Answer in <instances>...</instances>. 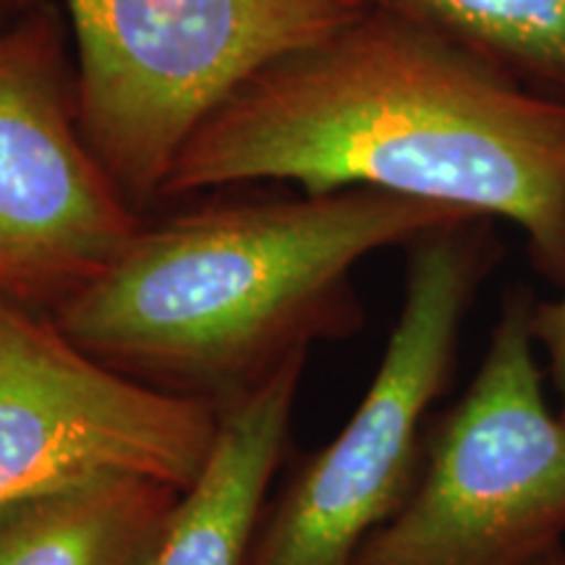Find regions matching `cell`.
<instances>
[{
    "label": "cell",
    "instance_id": "obj_1",
    "mask_svg": "<svg viewBox=\"0 0 565 565\" xmlns=\"http://www.w3.org/2000/svg\"><path fill=\"white\" fill-rule=\"evenodd\" d=\"M273 181L505 221L561 280L565 105L391 13H356L259 71L189 139L162 202Z\"/></svg>",
    "mask_w": 565,
    "mask_h": 565
},
{
    "label": "cell",
    "instance_id": "obj_2",
    "mask_svg": "<svg viewBox=\"0 0 565 565\" xmlns=\"http://www.w3.org/2000/svg\"><path fill=\"white\" fill-rule=\"evenodd\" d=\"M458 217L475 215L377 189L145 215L51 317L110 370L221 414L317 343L362 330L353 288L362 259Z\"/></svg>",
    "mask_w": 565,
    "mask_h": 565
},
{
    "label": "cell",
    "instance_id": "obj_3",
    "mask_svg": "<svg viewBox=\"0 0 565 565\" xmlns=\"http://www.w3.org/2000/svg\"><path fill=\"white\" fill-rule=\"evenodd\" d=\"M63 13L84 137L145 215L212 113L362 9L349 0H63Z\"/></svg>",
    "mask_w": 565,
    "mask_h": 565
},
{
    "label": "cell",
    "instance_id": "obj_4",
    "mask_svg": "<svg viewBox=\"0 0 565 565\" xmlns=\"http://www.w3.org/2000/svg\"><path fill=\"white\" fill-rule=\"evenodd\" d=\"M492 225L458 217L404 246V301L362 404L267 500L246 565H351L404 505L422 469L424 419L448 387L466 315L498 259Z\"/></svg>",
    "mask_w": 565,
    "mask_h": 565
},
{
    "label": "cell",
    "instance_id": "obj_5",
    "mask_svg": "<svg viewBox=\"0 0 565 565\" xmlns=\"http://www.w3.org/2000/svg\"><path fill=\"white\" fill-rule=\"evenodd\" d=\"M532 307L524 288L505 296L475 380L424 435L414 490L351 565H534L565 547V422Z\"/></svg>",
    "mask_w": 565,
    "mask_h": 565
},
{
    "label": "cell",
    "instance_id": "obj_6",
    "mask_svg": "<svg viewBox=\"0 0 565 565\" xmlns=\"http://www.w3.org/2000/svg\"><path fill=\"white\" fill-rule=\"evenodd\" d=\"M141 221L84 137L68 21L42 0L0 30V294L53 315Z\"/></svg>",
    "mask_w": 565,
    "mask_h": 565
},
{
    "label": "cell",
    "instance_id": "obj_7",
    "mask_svg": "<svg viewBox=\"0 0 565 565\" xmlns=\"http://www.w3.org/2000/svg\"><path fill=\"white\" fill-rule=\"evenodd\" d=\"M221 416L110 370L51 315L0 294V511L103 479L186 492Z\"/></svg>",
    "mask_w": 565,
    "mask_h": 565
},
{
    "label": "cell",
    "instance_id": "obj_8",
    "mask_svg": "<svg viewBox=\"0 0 565 565\" xmlns=\"http://www.w3.org/2000/svg\"><path fill=\"white\" fill-rule=\"evenodd\" d=\"M309 359L225 408L202 477L181 492L147 565H246L270 487L291 443L296 395Z\"/></svg>",
    "mask_w": 565,
    "mask_h": 565
},
{
    "label": "cell",
    "instance_id": "obj_9",
    "mask_svg": "<svg viewBox=\"0 0 565 565\" xmlns=\"http://www.w3.org/2000/svg\"><path fill=\"white\" fill-rule=\"evenodd\" d=\"M181 492L103 479L0 511V565H147Z\"/></svg>",
    "mask_w": 565,
    "mask_h": 565
},
{
    "label": "cell",
    "instance_id": "obj_10",
    "mask_svg": "<svg viewBox=\"0 0 565 565\" xmlns=\"http://www.w3.org/2000/svg\"><path fill=\"white\" fill-rule=\"evenodd\" d=\"M456 42L565 105V0H349Z\"/></svg>",
    "mask_w": 565,
    "mask_h": 565
},
{
    "label": "cell",
    "instance_id": "obj_11",
    "mask_svg": "<svg viewBox=\"0 0 565 565\" xmlns=\"http://www.w3.org/2000/svg\"><path fill=\"white\" fill-rule=\"evenodd\" d=\"M561 296L550 301H534L532 307V335L536 349L545 351L550 377L557 393V416L565 422V246H563V273Z\"/></svg>",
    "mask_w": 565,
    "mask_h": 565
},
{
    "label": "cell",
    "instance_id": "obj_12",
    "mask_svg": "<svg viewBox=\"0 0 565 565\" xmlns=\"http://www.w3.org/2000/svg\"><path fill=\"white\" fill-rule=\"evenodd\" d=\"M42 0H0V30L30 13Z\"/></svg>",
    "mask_w": 565,
    "mask_h": 565
},
{
    "label": "cell",
    "instance_id": "obj_13",
    "mask_svg": "<svg viewBox=\"0 0 565 565\" xmlns=\"http://www.w3.org/2000/svg\"><path fill=\"white\" fill-rule=\"evenodd\" d=\"M534 565H565V547L555 550L553 555L542 557V561H540V563H534Z\"/></svg>",
    "mask_w": 565,
    "mask_h": 565
}]
</instances>
